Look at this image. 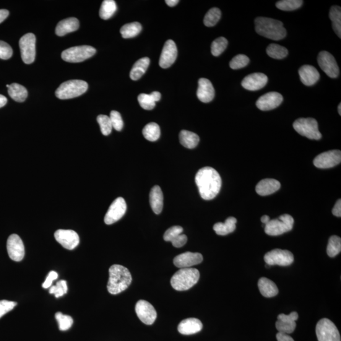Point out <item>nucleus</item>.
I'll use <instances>...</instances> for the list:
<instances>
[{
  "label": "nucleus",
  "instance_id": "obj_14",
  "mask_svg": "<svg viewBox=\"0 0 341 341\" xmlns=\"http://www.w3.org/2000/svg\"><path fill=\"white\" fill-rule=\"evenodd\" d=\"M127 210L126 200L122 197L117 198L112 203L105 217V223L110 225L123 218Z\"/></svg>",
  "mask_w": 341,
  "mask_h": 341
},
{
  "label": "nucleus",
  "instance_id": "obj_20",
  "mask_svg": "<svg viewBox=\"0 0 341 341\" xmlns=\"http://www.w3.org/2000/svg\"><path fill=\"white\" fill-rule=\"evenodd\" d=\"M268 77L262 73H254L247 75L242 80L241 85L246 90L256 91L261 89L267 84Z\"/></svg>",
  "mask_w": 341,
  "mask_h": 341
},
{
  "label": "nucleus",
  "instance_id": "obj_3",
  "mask_svg": "<svg viewBox=\"0 0 341 341\" xmlns=\"http://www.w3.org/2000/svg\"><path fill=\"white\" fill-rule=\"evenodd\" d=\"M256 32L259 35L278 41L283 40L286 36V30L283 23L280 20L270 19L267 17H257L255 20Z\"/></svg>",
  "mask_w": 341,
  "mask_h": 341
},
{
  "label": "nucleus",
  "instance_id": "obj_9",
  "mask_svg": "<svg viewBox=\"0 0 341 341\" xmlns=\"http://www.w3.org/2000/svg\"><path fill=\"white\" fill-rule=\"evenodd\" d=\"M316 334L319 341H341L337 328L327 319H322L317 323Z\"/></svg>",
  "mask_w": 341,
  "mask_h": 341
},
{
  "label": "nucleus",
  "instance_id": "obj_53",
  "mask_svg": "<svg viewBox=\"0 0 341 341\" xmlns=\"http://www.w3.org/2000/svg\"><path fill=\"white\" fill-rule=\"evenodd\" d=\"M298 319V314L296 312H291L290 315L280 314L277 320L285 322H296Z\"/></svg>",
  "mask_w": 341,
  "mask_h": 341
},
{
  "label": "nucleus",
  "instance_id": "obj_48",
  "mask_svg": "<svg viewBox=\"0 0 341 341\" xmlns=\"http://www.w3.org/2000/svg\"><path fill=\"white\" fill-rule=\"evenodd\" d=\"M183 229L179 226H174L169 228L164 235V239L166 241H172L183 233Z\"/></svg>",
  "mask_w": 341,
  "mask_h": 341
},
{
  "label": "nucleus",
  "instance_id": "obj_46",
  "mask_svg": "<svg viewBox=\"0 0 341 341\" xmlns=\"http://www.w3.org/2000/svg\"><path fill=\"white\" fill-rule=\"evenodd\" d=\"M250 59L248 56L244 54H238L231 59L230 66L233 70L243 69L248 65Z\"/></svg>",
  "mask_w": 341,
  "mask_h": 341
},
{
  "label": "nucleus",
  "instance_id": "obj_51",
  "mask_svg": "<svg viewBox=\"0 0 341 341\" xmlns=\"http://www.w3.org/2000/svg\"><path fill=\"white\" fill-rule=\"evenodd\" d=\"M16 302L8 300H0V318L17 306Z\"/></svg>",
  "mask_w": 341,
  "mask_h": 341
},
{
  "label": "nucleus",
  "instance_id": "obj_17",
  "mask_svg": "<svg viewBox=\"0 0 341 341\" xmlns=\"http://www.w3.org/2000/svg\"><path fill=\"white\" fill-rule=\"evenodd\" d=\"M135 312L139 319L146 325H152L157 318V312L149 302L140 300L135 306Z\"/></svg>",
  "mask_w": 341,
  "mask_h": 341
},
{
  "label": "nucleus",
  "instance_id": "obj_26",
  "mask_svg": "<svg viewBox=\"0 0 341 341\" xmlns=\"http://www.w3.org/2000/svg\"><path fill=\"white\" fill-rule=\"evenodd\" d=\"M79 22L76 18L71 17L59 22L56 27V35L64 36L79 29Z\"/></svg>",
  "mask_w": 341,
  "mask_h": 341
},
{
  "label": "nucleus",
  "instance_id": "obj_52",
  "mask_svg": "<svg viewBox=\"0 0 341 341\" xmlns=\"http://www.w3.org/2000/svg\"><path fill=\"white\" fill-rule=\"evenodd\" d=\"M58 274L55 271H51L49 273L48 276H47L45 281L43 284V287L44 289H48L51 288L52 284L54 280L58 278Z\"/></svg>",
  "mask_w": 341,
  "mask_h": 341
},
{
  "label": "nucleus",
  "instance_id": "obj_21",
  "mask_svg": "<svg viewBox=\"0 0 341 341\" xmlns=\"http://www.w3.org/2000/svg\"><path fill=\"white\" fill-rule=\"evenodd\" d=\"M203 261V256L199 253L187 252L174 258L173 262L177 267L190 268L200 264Z\"/></svg>",
  "mask_w": 341,
  "mask_h": 341
},
{
  "label": "nucleus",
  "instance_id": "obj_32",
  "mask_svg": "<svg viewBox=\"0 0 341 341\" xmlns=\"http://www.w3.org/2000/svg\"><path fill=\"white\" fill-rule=\"evenodd\" d=\"M150 64V59L147 57L139 59L132 67L130 71V77L133 80L140 79L147 71Z\"/></svg>",
  "mask_w": 341,
  "mask_h": 341
},
{
  "label": "nucleus",
  "instance_id": "obj_19",
  "mask_svg": "<svg viewBox=\"0 0 341 341\" xmlns=\"http://www.w3.org/2000/svg\"><path fill=\"white\" fill-rule=\"evenodd\" d=\"M178 50L176 44L173 40H168L163 47L160 59V66L163 69H168L176 61Z\"/></svg>",
  "mask_w": 341,
  "mask_h": 341
},
{
  "label": "nucleus",
  "instance_id": "obj_47",
  "mask_svg": "<svg viewBox=\"0 0 341 341\" xmlns=\"http://www.w3.org/2000/svg\"><path fill=\"white\" fill-rule=\"evenodd\" d=\"M68 286L67 281L61 280L56 283L55 286H51L49 289V293L53 294L58 298L67 293Z\"/></svg>",
  "mask_w": 341,
  "mask_h": 341
},
{
  "label": "nucleus",
  "instance_id": "obj_57",
  "mask_svg": "<svg viewBox=\"0 0 341 341\" xmlns=\"http://www.w3.org/2000/svg\"><path fill=\"white\" fill-rule=\"evenodd\" d=\"M9 15V12L7 10H0V23L4 22Z\"/></svg>",
  "mask_w": 341,
  "mask_h": 341
},
{
  "label": "nucleus",
  "instance_id": "obj_31",
  "mask_svg": "<svg viewBox=\"0 0 341 341\" xmlns=\"http://www.w3.org/2000/svg\"><path fill=\"white\" fill-rule=\"evenodd\" d=\"M7 87L9 96L17 102L22 103L27 98V90L23 86L17 83H13L12 84L7 85Z\"/></svg>",
  "mask_w": 341,
  "mask_h": 341
},
{
  "label": "nucleus",
  "instance_id": "obj_10",
  "mask_svg": "<svg viewBox=\"0 0 341 341\" xmlns=\"http://www.w3.org/2000/svg\"><path fill=\"white\" fill-rule=\"evenodd\" d=\"M36 36L33 33L26 34L20 38L19 46L22 61L25 64H33L36 58Z\"/></svg>",
  "mask_w": 341,
  "mask_h": 341
},
{
  "label": "nucleus",
  "instance_id": "obj_24",
  "mask_svg": "<svg viewBox=\"0 0 341 341\" xmlns=\"http://www.w3.org/2000/svg\"><path fill=\"white\" fill-rule=\"evenodd\" d=\"M202 327V323L200 320L189 318L184 319L179 323L178 330L181 334L192 335L201 331Z\"/></svg>",
  "mask_w": 341,
  "mask_h": 341
},
{
  "label": "nucleus",
  "instance_id": "obj_6",
  "mask_svg": "<svg viewBox=\"0 0 341 341\" xmlns=\"http://www.w3.org/2000/svg\"><path fill=\"white\" fill-rule=\"evenodd\" d=\"M294 219L289 214H283L278 219L270 220L265 226V232L268 235L278 236L292 230Z\"/></svg>",
  "mask_w": 341,
  "mask_h": 341
},
{
  "label": "nucleus",
  "instance_id": "obj_2",
  "mask_svg": "<svg viewBox=\"0 0 341 341\" xmlns=\"http://www.w3.org/2000/svg\"><path fill=\"white\" fill-rule=\"evenodd\" d=\"M108 292L118 295L129 287L132 281V275L127 268L120 265H113L109 269Z\"/></svg>",
  "mask_w": 341,
  "mask_h": 341
},
{
  "label": "nucleus",
  "instance_id": "obj_28",
  "mask_svg": "<svg viewBox=\"0 0 341 341\" xmlns=\"http://www.w3.org/2000/svg\"><path fill=\"white\" fill-rule=\"evenodd\" d=\"M260 293L265 298L274 297L278 293L276 285L266 277H261L258 283Z\"/></svg>",
  "mask_w": 341,
  "mask_h": 341
},
{
  "label": "nucleus",
  "instance_id": "obj_60",
  "mask_svg": "<svg viewBox=\"0 0 341 341\" xmlns=\"http://www.w3.org/2000/svg\"><path fill=\"white\" fill-rule=\"evenodd\" d=\"M269 221H270V218L268 215H263L262 217L261 218V221L263 223L265 224V225H266V224L269 223Z\"/></svg>",
  "mask_w": 341,
  "mask_h": 341
},
{
  "label": "nucleus",
  "instance_id": "obj_27",
  "mask_svg": "<svg viewBox=\"0 0 341 341\" xmlns=\"http://www.w3.org/2000/svg\"><path fill=\"white\" fill-rule=\"evenodd\" d=\"M150 204L156 214H160L163 208V194L160 187L156 185L150 192Z\"/></svg>",
  "mask_w": 341,
  "mask_h": 341
},
{
  "label": "nucleus",
  "instance_id": "obj_36",
  "mask_svg": "<svg viewBox=\"0 0 341 341\" xmlns=\"http://www.w3.org/2000/svg\"><path fill=\"white\" fill-rule=\"evenodd\" d=\"M142 134L145 139L150 142H155L160 139L161 135L160 127L157 123H150L147 124L143 129Z\"/></svg>",
  "mask_w": 341,
  "mask_h": 341
},
{
  "label": "nucleus",
  "instance_id": "obj_29",
  "mask_svg": "<svg viewBox=\"0 0 341 341\" xmlns=\"http://www.w3.org/2000/svg\"><path fill=\"white\" fill-rule=\"evenodd\" d=\"M161 95L160 92L155 91L150 94V95H147V94H140L138 97V101H139V105L143 109H146V110H151L154 108L156 106V103L161 100Z\"/></svg>",
  "mask_w": 341,
  "mask_h": 341
},
{
  "label": "nucleus",
  "instance_id": "obj_50",
  "mask_svg": "<svg viewBox=\"0 0 341 341\" xmlns=\"http://www.w3.org/2000/svg\"><path fill=\"white\" fill-rule=\"evenodd\" d=\"M13 55V50L9 44L0 41V59H9Z\"/></svg>",
  "mask_w": 341,
  "mask_h": 341
},
{
  "label": "nucleus",
  "instance_id": "obj_13",
  "mask_svg": "<svg viewBox=\"0 0 341 341\" xmlns=\"http://www.w3.org/2000/svg\"><path fill=\"white\" fill-rule=\"evenodd\" d=\"M340 162L341 152L339 150H332L320 153L314 161L315 166L320 169L333 168Z\"/></svg>",
  "mask_w": 341,
  "mask_h": 341
},
{
  "label": "nucleus",
  "instance_id": "obj_59",
  "mask_svg": "<svg viewBox=\"0 0 341 341\" xmlns=\"http://www.w3.org/2000/svg\"><path fill=\"white\" fill-rule=\"evenodd\" d=\"M7 103V99L4 96L0 95V108H2L6 105Z\"/></svg>",
  "mask_w": 341,
  "mask_h": 341
},
{
  "label": "nucleus",
  "instance_id": "obj_33",
  "mask_svg": "<svg viewBox=\"0 0 341 341\" xmlns=\"http://www.w3.org/2000/svg\"><path fill=\"white\" fill-rule=\"evenodd\" d=\"M179 137L181 144L187 149H194L200 141V138L196 134L187 130H182Z\"/></svg>",
  "mask_w": 341,
  "mask_h": 341
},
{
  "label": "nucleus",
  "instance_id": "obj_56",
  "mask_svg": "<svg viewBox=\"0 0 341 341\" xmlns=\"http://www.w3.org/2000/svg\"><path fill=\"white\" fill-rule=\"evenodd\" d=\"M277 341H295L289 334L278 332L276 335Z\"/></svg>",
  "mask_w": 341,
  "mask_h": 341
},
{
  "label": "nucleus",
  "instance_id": "obj_23",
  "mask_svg": "<svg viewBox=\"0 0 341 341\" xmlns=\"http://www.w3.org/2000/svg\"><path fill=\"white\" fill-rule=\"evenodd\" d=\"M299 75L301 81L306 86L313 85L316 84L320 79L318 70L311 65H303L299 70Z\"/></svg>",
  "mask_w": 341,
  "mask_h": 341
},
{
  "label": "nucleus",
  "instance_id": "obj_39",
  "mask_svg": "<svg viewBox=\"0 0 341 341\" xmlns=\"http://www.w3.org/2000/svg\"><path fill=\"white\" fill-rule=\"evenodd\" d=\"M341 251V239L337 236L330 237L327 248V253L330 257L337 256Z\"/></svg>",
  "mask_w": 341,
  "mask_h": 341
},
{
  "label": "nucleus",
  "instance_id": "obj_55",
  "mask_svg": "<svg viewBox=\"0 0 341 341\" xmlns=\"http://www.w3.org/2000/svg\"><path fill=\"white\" fill-rule=\"evenodd\" d=\"M332 213L336 217L340 218L341 216V200L339 199L335 203L334 208L332 209Z\"/></svg>",
  "mask_w": 341,
  "mask_h": 341
},
{
  "label": "nucleus",
  "instance_id": "obj_25",
  "mask_svg": "<svg viewBox=\"0 0 341 341\" xmlns=\"http://www.w3.org/2000/svg\"><path fill=\"white\" fill-rule=\"evenodd\" d=\"M281 188L280 181L274 179H264L256 186V192L261 196H267L277 192Z\"/></svg>",
  "mask_w": 341,
  "mask_h": 341
},
{
  "label": "nucleus",
  "instance_id": "obj_54",
  "mask_svg": "<svg viewBox=\"0 0 341 341\" xmlns=\"http://www.w3.org/2000/svg\"><path fill=\"white\" fill-rule=\"evenodd\" d=\"M187 242V237L185 235L181 234L179 235L176 238L174 239L173 241H171L172 244L176 248H180L184 245Z\"/></svg>",
  "mask_w": 341,
  "mask_h": 341
},
{
  "label": "nucleus",
  "instance_id": "obj_37",
  "mask_svg": "<svg viewBox=\"0 0 341 341\" xmlns=\"http://www.w3.org/2000/svg\"><path fill=\"white\" fill-rule=\"evenodd\" d=\"M116 2L113 0H105L101 5L100 10V16L101 19L108 20L113 16L116 12Z\"/></svg>",
  "mask_w": 341,
  "mask_h": 341
},
{
  "label": "nucleus",
  "instance_id": "obj_22",
  "mask_svg": "<svg viewBox=\"0 0 341 341\" xmlns=\"http://www.w3.org/2000/svg\"><path fill=\"white\" fill-rule=\"evenodd\" d=\"M197 96L202 103H208L213 100L215 96V90L209 80L205 78L199 79Z\"/></svg>",
  "mask_w": 341,
  "mask_h": 341
},
{
  "label": "nucleus",
  "instance_id": "obj_35",
  "mask_svg": "<svg viewBox=\"0 0 341 341\" xmlns=\"http://www.w3.org/2000/svg\"><path fill=\"white\" fill-rule=\"evenodd\" d=\"M142 30V25L139 22H132L124 25L121 28L120 33L125 39L132 38L139 35Z\"/></svg>",
  "mask_w": 341,
  "mask_h": 341
},
{
  "label": "nucleus",
  "instance_id": "obj_18",
  "mask_svg": "<svg viewBox=\"0 0 341 341\" xmlns=\"http://www.w3.org/2000/svg\"><path fill=\"white\" fill-rule=\"evenodd\" d=\"M283 97L281 94L270 92L258 99L256 105L262 111H269L277 108L283 103Z\"/></svg>",
  "mask_w": 341,
  "mask_h": 341
},
{
  "label": "nucleus",
  "instance_id": "obj_4",
  "mask_svg": "<svg viewBox=\"0 0 341 341\" xmlns=\"http://www.w3.org/2000/svg\"><path fill=\"white\" fill-rule=\"evenodd\" d=\"M199 278L200 272L195 268H182L172 277L171 285L176 291H187L196 285Z\"/></svg>",
  "mask_w": 341,
  "mask_h": 341
},
{
  "label": "nucleus",
  "instance_id": "obj_58",
  "mask_svg": "<svg viewBox=\"0 0 341 341\" xmlns=\"http://www.w3.org/2000/svg\"><path fill=\"white\" fill-rule=\"evenodd\" d=\"M165 2L169 7H173L178 4L179 1L178 0H166Z\"/></svg>",
  "mask_w": 341,
  "mask_h": 341
},
{
  "label": "nucleus",
  "instance_id": "obj_11",
  "mask_svg": "<svg viewBox=\"0 0 341 341\" xmlns=\"http://www.w3.org/2000/svg\"><path fill=\"white\" fill-rule=\"evenodd\" d=\"M264 260L266 264L270 265H280V266H288L294 262L293 254L286 250L275 249L267 252L264 256Z\"/></svg>",
  "mask_w": 341,
  "mask_h": 341
},
{
  "label": "nucleus",
  "instance_id": "obj_42",
  "mask_svg": "<svg viewBox=\"0 0 341 341\" xmlns=\"http://www.w3.org/2000/svg\"><path fill=\"white\" fill-rule=\"evenodd\" d=\"M228 41L225 38L220 37L213 41L211 45V53L213 56H218L222 54L227 48Z\"/></svg>",
  "mask_w": 341,
  "mask_h": 341
},
{
  "label": "nucleus",
  "instance_id": "obj_15",
  "mask_svg": "<svg viewBox=\"0 0 341 341\" xmlns=\"http://www.w3.org/2000/svg\"><path fill=\"white\" fill-rule=\"evenodd\" d=\"M7 249L10 259L14 261L20 262L25 256L24 244L16 234H13L8 238Z\"/></svg>",
  "mask_w": 341,
  "mask_h": 341
},
{
  "label": "nucleus",
  "instance_id": "obj_34",
  "mask_svg": "<svg viewBox=\"0 0 341 341\" xmlns=\"http://www.w3.org/2000/svg\"><path fill=\"white\" fill-rule=\"evenodd\" d=\"M329 17L332 21L333 30L341 38V9L339 6H333L330 10Z\"/></svg>",
  "mask_w": 341,
  "mask_h": 341
},
{
  "label": "nucleus",
  "instance_id": "obj_12",
  "mask_svg": "<svg viewBox=\"0 0 341 341\" xmlns=\"http://www.w3.org/2000/svg\"><path fill=\"white\" fill-rule=\"evenodd\" d=\"M317 61L320 67L328 76L332 79H335L339 76V67L334 57L329 52L325 51L320 52Z\"/></svg>",
  "mask_w": 341,
  "mask_h": 341
},
{
  "label": "nucleus",
  "instance_id": "obj_8",
  "mask_svg": "<svg viewBox=\"0 0 341 341\" xmlns=\"http://www.w3.org/2000/svg\"><path fill=\"white\" fill-rule=\"evenodd\" d=\"M96 50L90 46L72 47L63 51L61 58L70 63H79L95 55Z\"/></svg>",
  "mask_w": 341,
  "mask_h": 341
},
{
  "label": "nucleus",
  "instance_id": "obj_45",
  "mask_svg": "<svg viewBox=\"0 0 341 341\" xmlns=\"http://www.w3.org/2000/svg\"><path fill=\"white\" fill-rule=\"evenodd\" d=\"M275 327L278 332L290 334L295 331L296 327V322H285L277 320Z\"/></svg>",
  "mask_w": 341,
  "mask_h": 341
},
{
  "label": "nucleus",
  "instance_id": "obj_1",
  "mask_svg": "<svg viewBox=\"0 0 341 341\" xmlns=\"http://www.w3.org/2000/svg\"><path fill=\"white\" fill-rule=\"evenodd\" d=\"M195 183L202 199L210 200L214 199L220 193L222 181L215 169L205 167L197 172Z\"/></svg>",
  "mask_w": 341,
  "mask_h": 341
},
{
  "label": "nucleus",
  "instance_id": "obj_16",
  "mask_svg": "<svg viewBox=\"0 0 341 341\" xmlns=\"http://www.w3.org/2000/svg\"><path fill=\"white\" fill-rule=\"evenodd\" d=\"M54 238L64 248L72 251L79 245V236L75 231L70 230H58L54 233Z\"/></svg>",
  "mask_w": 341,
  "mask_h": 341
},
{
  "label": "nucleus",
  "instance_id": "obj_7",
  "mask_svg": "<svg viewBox=\"0 0 341 341\" xmlns=\"http://www.w3.org/2000/svg\"><path fill=\"white\" fill-rule=\"evenodd\" d=\"M293 128L302 136L312 140H320L322 138L319 132L318 123L312 118H299L294 122Z\"/></svg>",
  "mask_w": 341,
  "mask_h": 341
},
{
  "label": "nucleus",
  "instance_id": "obj_40",
  "mask_svg": "<svg viewBox=\"0 0 341 341\" xmlns=\"http://www.w3.org/2000/svg\"><path fill=\"white\" fill-rule=\"evenodd\" d=\"M221 17V10L218 8H212L207 13L204 17V23L207 27H213L220 20Z\"/></svg>",
  "mask_w": 341,
  "mask_h": 341
},
{
  "label": "nucleus",
  "instance_id": "obj_61",
  "mask_svg": "<svg viewBox=\"0 0 341 341\" xmlns=\"http://www.w3.org/2000/svg\"><path fill=\"white\" fill-rule=\"evenodd\" d=\"M338 112H339V115H341V105L339 104V106H338Z\"/></svg>",
  "mask_w": 341,
  "mask_h": 341
},
{
  "label": "nucleus",
  "instance_id": "obj_44",
  "mask_svg": "<svg viewBox=\"0 0 341 341\" xmlns=\"http://www.w3.org/2000/svg\"><path fill=\"white\" fill-rule=\"evenodd\" d=\"M97 121L100 125L101 131L104 135L107 136L111 134L113 127L109 116L101 114L98 116Z\"/></svg>",
  "mask_w": 341,
  "mask_h": 341
},
{
  "label": "nucleus",
  "instance_id": "obj_38",
  "mask_svg": "<svg viewBox=\"0 0 341 341\" xmlns=\"http://www.w3.org/2000/svg\"><path fill=\"white\" fill-rule=\"evenodd\" d=\"M267 54L274 59H281L288 56V49L277 44H270L267 48Z\"/></svg>",
  "mask_w": 341,
  "mask_h": 341
},
{
  "label": "nucleus",
  "instance_id": "obj_49",
  "mask_svg": "<svg viewBox=\"0 0 341 341\" xmlns=\"http://www.w3.org/2000/svg\"><path fill=\"white\" fill-rule=\"evenodd\" d=\"M109 118L111 119L113 128L117 131H121L123 127V121L122 119L120 113L116 111H112Z\"/></svg>",
  "mask_w": 341,
  "mask_h": 341
},
{
  "label": "nucleus",
  "instance_id": "obj_43",
  "mask_svg": "<svg viewBox=\"0 0 341 341\" xmlns=\"http://www.w3.org/2000/svg\"><path fill=\"white\" fill-rule=\"evenodd\" d=\"M55 318L59 324V329L61 331L69 330L72 326L74 320L71 317L64 315L61 312H57L55 314Z\"/></svg>",
  "mask_w": 341,
  "mask_h": 341
},
{
  "label": "nucleus",
  "instance_id": "obj_5",
  "mask_svg": "<svg viewBox=\"0 0 341 341\" xmlns=\"http://www.w3.org/2000/svg\"><path fill=\"white\" fill-rule=\"evenodd\" d=\"M88 89L87 83L81 80H69L59 85L55 95L59 100H69L79 97Z\"/></svg>",
  "mask_w": 341,
  "mask_h": 341
},
{
  "label": "nucleus",
  "instance_id": "obj_30",
  "mask_svg": "<svg viewBox=\"0 0 341 341\" xmlns=\"http://www.w3.org/2000/svg\"><path fill=\"white\" fill-rule=\"evenodd\" d=\"M236 219L230 217L226 220L225 223H218L213 226V229L217 235L225 236L233 233L236 229Z\"/></svg>",
  "mask_w": 341,
  "mask_h": 341
},
{
  "label": "nucleus",
  "instance_id": "obj_41",
  "mask_svg": "<svg viewBox=\"0 0 341 341\" xmlns=\"http://www.w3.org/2000/svg\"><path fill=\"white\" fill-rule=\"evenodd\" d=\"M303 3L301 0H282L276 3V7L283 11H292L300 8Z\"/></svg>",
  "mask_w": 341,
  "mask_h": 341
}]
</instances>
